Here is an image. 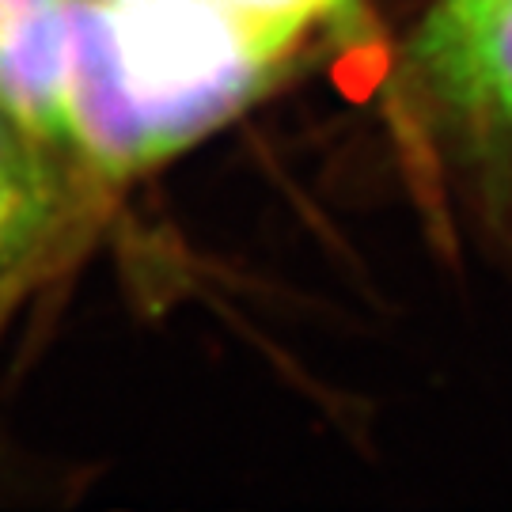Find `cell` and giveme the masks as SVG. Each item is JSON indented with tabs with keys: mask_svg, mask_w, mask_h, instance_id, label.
I'll return each instance as SVG.
<instances>
[{
	"mask_svg": "<svg viewBox=\"0 0 512 512\" xmlns=\"http://www.w3.org/2000/svg\"><path fill=\"white\" fill-rule=\"evenodd\" d=\"M65 152L0 107V330L84 232L88 194Z\"/></svg>",
	"mask_w": 512,
	"mask_h": 512,
	"instance_id": "cell-2",
	"label": "cell"
},
{
	"mask_svg": "<svg viewBox=\"0 0 512 512\" xmlns=\"http://www.w3.org/2000/svg\"><path fill=\"white\" fill-rule=\"evenodd\" d=\"M65 4L69 0H0V107L31 133L69 148Z\"/></svg>",
	"mask_w": 512,
	"mask_h": 512,
	"instance_id": "cell-4",
	"label": "cell"
},
{
	"mask_svg": "<svg viewBox=\"0 0 512 512\" xmlns=\"http://www.w3.org/2000/svg\"><path fill=\"white\" fill-rule=\"evenodd\" d=\"M220 4L274 27L281 35L300 38V42L315 23H342L346 27L357 12V0H220Z\"/></svg>",
	"mask_w": 512,
	"mask_h": 512,
	"instance_id": "cell-5",
	"label": "cell"
},
{
	"mask_svg": "<svg viewBox=\"0 0 512 512\" xmlns=\"http://www.w3.org/2000/svg\"><path fill=\"white\" fill-rule=\"evenodd\" d=\"M414 57L456 107L512 122V0H440Z\"/></svg>",
	"mask_w": 512,
	"mask_h": 512,
	"instance_id": "cell-3",
	"label": "cell"
},
{
	"mask_svg": "<svg viewBox=\"0 0 512 512\" xmlns=\"http://www.w3.org/2000/svg\"><path fill=\"white\" fill-rule=\"evenodd\" d=\"M65 12L69 148L110 183L228 122L300 46L220 0H69Z\"/></svg>",
	"mask_w": 512,
	"mask_h": 512,
	"instance_id": "cell-1",
	"label": "cell"
}]
</instances>
